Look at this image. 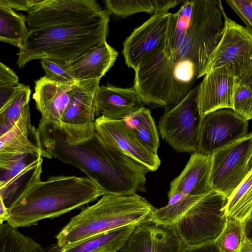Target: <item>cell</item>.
Instances as JSON below:
<instances>
[{
  "label": "cell",
  "mask_w": 252,
  "mask_h": 252,
  "mask_svg": "<svg viewBox=\"0 0 252 252\" xmlns=\"http://www.w3.org/2000/svg\"><path fill=\"white\" fill-rule=\"evenodd\" d=\"M223 7L216 0H194L190 24L169 54L145 57L135 71L133 87L144 104L170 108L181 101L205 75L223 34Z\"/></svg>",
  "instance_id": "cell-1"
},
{
  "label": "cell",
  "mask_w": 252,
  "mask_h": 252,
  "mask_svg": "<svg viewBox=\"0 0 252 252\" xmlns=\"http://www.w3.org/2000/svg\"><path fill=\"white\" fill-rule=\"evenodd\" d=\"M25 17L29 33L19 68L38 59L68 63L106 41L110 14L95 0H42Z\"/></svg>",
  "instance_id": "cell-2"
},
{
  "label": "cell",
  "mask_w": 252,
  "mask_h": 252,
  "mask_svg": "<svg viewBox=\"0 0 252 252\" xmlns=\"http://www.w3.org/2000/svg\"><path fill=\"white\" fill-rule=\"evenodd\" d=\"M38 129L46 153L81 170L104 195H130L145 190L149 170L106 144L94 126L66 132L59 125L40 119Z\"/></svg>",
  "instance_id": "cell-3"
},
{
  "label": "cell",
  "mask_w": 252,
  "mask_h": 252,
  "mask_svg": "<svg viewBox=\"0 0 252 252\" xmlns=\"http://www.w3.org/2000/svg\"><path fill=\"white\" fill-rule=\"evenodd\" d=\"M104 195L88 177L59 176L31 186L8 209L6 221L18 227H30L46 219L59 217Z\"/></svg>",
  "instance_id": "cell-4"
},
{
  "label": "cell",
  "mask_w": 252,
  "mask_h": 252,
  "mask_svg": "<svg viewBox=\"0 0 252 252\" xmlns=\"http://www.w3.org/2000/svg\"><path fill=\"white\" fill-rule=\"evenodd\" d=\"M156 209L146 199L135 194L103 195L69 221L56 235L57 248L73 245L99 233L129 225L150 221Z\"/></svg>",
  "instance_id": "cell-5"
},
{
  "label": "cell",
  "mask_w": 252,
  "mask_h": 252,
  "mask_svg": "<svg viewBox=\"0 0 252 252\" xmlns=\"http://www.w3.org/2000/svg\"><path fill=\"white\" fill-rule=\"evenodd\" d=\"M226 201L227 198L213 190L173 224L187 246L215 240L219 236L226 221Z\"/></svg>",
  "instance_id": "cell-6"
},
{
  "label": "cell",
  "mask_w": 252,
  "mask_h": 252,
  "mask_svg": "<svg viewBox=\"0 0 252 252\" xmlns=\"http://www.w3.org/2000/svg\"><path fill=\"white\" fill-rule=\"evenodd\" d=\"M198 85L175 106L167 108L158 123L163 139L179 152H196L198 149L202 119L196 101Z\"/></svg>",
  "instance_id": "cell-7"
},
{
  "label": "cell",
  "mask_w": 252,
  "mask_h": 252,
  "mask_svg": "<svg viewBox=\"0 0 252 252\" xmlns=\"http://www.w3.org/2000/svg\"><path fill=\"white\" fill-rule=\"evenodd\" d=\"M223 17V34L208 61L205 75L228 65L239 82L252 73V30L231 19L224 9Z\"/></svg>",
  "instance_id": "cell-8"
},
{
  "label": "cell",
  "mask_w": 252,
  "mask_h": 252,
  "mask_svg": "<svg viewBox=\"0 0 252 252\" xmlns=\"http://www.w3.org/2000/svg\"><path fill=\"white\" fill-rule=\"evenodd\" d=\"M252 155V132L211 155L210 182L213 190L228 198L248 174Z\"/></svg>",
  "instance_id": "cell-9"
},
{
  "label": "cell",
  "mask_w": 252,
  "mask_h": 252,
  "mask_svg": "<svg viewBox=\"0 0 252 252\" xmlns=\"http://www.w3.org/2000/svg\"><path fill=\"white\" fill-rule=\"evenodd\" d=\"M173 14L169 12L153 14L126 38L122 53L129 67L135 70L147 56L165 48Z\"/></svg>",
  "instance_id": "cell-10"
},
{
  "label": "cell",
  "mask_w": 252,
  "mask_h": 252,
  "mask_svg": "<svg viewBox=\"0 0 252 252\" xmlns=\"http://www.w3.org/2000/svg\"><path fill=\"white\" fill-rule=\"evenodd\" d=\"M95 129L109 146L155 171L160 164L157 154L150 151L135 135L123 120L100 116L94 121Z\"/></svg>",
  "instance_id": "cell-11"
},
{
  "label": "cell",
  "mask_w": 252,
  "mask_h": 252,
  "mask_svg": "<svg viewBox=\"0 0 252 252\" xmlns=\"http://www.w3.org/2000/svg\"><path fill=\"white\" fill-rule=\"evenodd\" d=\"M248 129V121L237 116L232 109L209 113L202 121L197 152L212 155L246 135Z\"/></svg>",
  "instance_id": "cell-12"
},
{
  "label": "cell",
  "mask_w": 252,
  "mask_h": 252,
  "mask_svg": "<svg viewBox=\"0 0 252 252\" xmlns=\"http://www.w3.org/2000/svg\"><path fill=\"white\" fill-rule=\"evenodd\" d=\"M238 81L228 65L214 69L204 76L198 84L196 101L201 119L223 109H233Z\"/></svg>",
  "instance_id": "cell-13"
},
{
  "label": "cell",
  "mask_w": 252,
  "mask_h": 252,
  "mask_svg": "<svg viewBox=\"0 0 252 252\" xmlns=\"http://www.w3.org/2000/svg\"><path fill=\"white\" fill-rule=\"evenodd\" d=\"M187 246L174 225L149 221L138 225L129 238L122 252H184Z\"/></svg>",
  "instance_id": "cell-14"
},
{
  "label": "cell",
  "mask_w": 252,
  "mask_h": 252,
  "mask_svg": "<svg viewBox=\"0 0 252 252\" xmlns=\"http://www.w3.org/2000/svg\"><path fill=\"white\" fill-rule=\"evenodd\" d=\"M100 79L77 82L75 94L63 115L60 125L65 132L83 130L94 126V97Z\"/></svg>",
  "instance_id": "cell-15"
},
{
  "label": "cell",
  "mask_w": 252,
  "mask_h": 252,
  "mask_svg": "<svg viewBox=\"0 0 252 252\" xmlns=\"http://www.w3.org/2000/svg\"><path fill=\"white\" fill-rule=\"evenodd\" d=\"M32 98L41 120L60 125L63 115L73 96L77 82L63 84L44 76L35 81Z\"/></svg>",
  "instance_id": "cell-16"
},
{
  "label": "cell",
  "mask_w": 252,
  "mask_h": 252,
  "mask_svg": "<svg viewBox=\"0 0 252 252\" xmlns=\"http://www.w3.org/2000/svg\"><path fill=\"white\" fill-rule=\"evenodd\" d=\"M94 101L96 115L113 120L125 119L144 104L133 87L121 88L110 85L99 86Z\"/></svg>",
  "instance_id": "cell-17"
},
{
  "label": "cell",
  "mask_w": 252,
  "mask_h": 252,
  "mask_svg": "<svg viewBox=\"0 0 252 252\" xmlns=\"http://www.w3.org/2000/svg\"><path fill=\"white\" fill-rule=\"evenodd\" d=\"M211 166V155L193 153L181 174L171 182L168 197L178 193L203 195L213 190L210 182Z\"/></svg>",
  "instance_id": "cell-18"
},
{
  "label": "cell",
  "mask_w": 252,
  "mask_h": 252,
  "mask_svg": "<svg viewBox=\"0 0 252 252\" xmlns=\"http://www.w3.org/2000/svg\"><path fill=\"white\" fill-rule=\"evenodd\" d=\"M37 154L51 158L42 149L38 128L32 124L29 104L18 121L7 132L0 136V154Z\"/></svg>",
  "instance_id": "cell-19"
},
{
  "label": "cell",
  "mask_w": 252,
  "mask_h": 252,
  "mask_svg": "<svg viewBox=\"0 0 252 252\" xmlns=\"http://www.w3.org/2000/svg\"><path fill=\"white\" fill-rule=\"evenodd\" d=\"M118 52L106 41L67 63L69 73L77 81L100 79L113 65Z\"/></svg>",
  "instance_id": "cell-20"
},
{
  "label": "cell",
  "mask_w": 252,
  "mask_h": 252,
  "mask_svg": "<svg viewBox=\"0 0 252 252\" xmlns=\"http://www.w3.org/2000/svg\"><path fill=\"white\" fill-rule=\"evenodd\" d=\"M137 225H129L105 231L68 247L50 248V252H117L126 244Z\"/></svg>",
  "instance_id": "cell-21"
},
{
  "label": "cell",
  "mask_w": 252,
  "mask_h": 252,
  "mask_svg": "<svg viewBox=\"0 0 252 252\" xmlns=\"http://www.w3.org/2000/svg\"><path fill=\"white\" fill-rule=\"evenodd\" d=\"M42 158L25 167L10 180L0 185V200L9 209L33 184L41 180Z\"/></svg>",
  "instance_id": "cell-22"
},
{
  "label": "cell",
  "mask_w": 252,
  "mask_h": 252,
  "mask_svg": "<svg viewBox=\"0 0 252 252\" xmlns=\"http://www.w3.org/2000/svg\"><path fill=\"white\" fill-rule=\"evenodd\" d=\"M184 0H105L106 10L111 15L126 17L136 13L169 12Z\"/></svg>",
  "instance_id": "cell-23"
},
{
  "label": "cell",
  "mask_w": 252,
  "mask_h": 252,
  "mask_svg": "<svg viewBox=\"0 0 252 252\" xmlns=\"http://www.w3.org/2000/svg\"><path fill=\"white\" fill-rule=\"evenodd\" d=\"M26 17L0 3V40L21 49L29 33Z\"/></svg>",
  "instance_id": "cell-24"
},
{
  "label": "cell",
  "mask_w": 252,
  "mask_h": 252,
  "mask_svg": "<svg viewBox=\"0 0 252 252\" xmlns=\"http://www.w3.org/2000/svg\"><path fill=\"white\" fill-rule=\"evenodd\" d=\"M223 211L226 218L243 223L252 214V171L227 198Z\"/></svg>",
  "instance_id": "cell-25"
},
{
  "label": "cell",
  "mask_w": 252,
  "mask_h": 252,
  "mask_svg": "<svg viewBox=\"0 0 252 252\" xmlns=\"http://www.w3.org/2000/svg\"><path fill=\"white\" fill-rule=\"evenodd\" d=\"M124 120L137 138L150 151L157 154L159 140L150 110L142 107Z\"/></svg>",
  "instance_id": "cell-26"
},
{
  "label": "cell",
  "mask_w": 252,
  "mask_h": 252,
  "mask_svg": "<svg viewBox=\"0 0 252 252\" xmlns=\"http://www.w3.org/2000/svg\"><path fill=\"white\" fill-rule=\"evenodd\" d=\"M204 195H185L178 193L169 196L167 204L156 209L150 221L161 224L173 225Z\"/></svg>",
  "instance_id": "cell-27"
},
{
  "label": "cell",
  "mask_w": 252,
  "mask_h": 252,
  "mask_svg": "<svg viewBox=\"0 0 252 252\" xmlns=\"http://www.w3.org/2000/svg\"><path fill=\"white\" fill-rule=\"evenodd\" d=\"M0 252H47L42 245L7 223L0 224Z\"/></svg>",
  "instance_id": "cell-28"
},
{
  "label": "cell",
  "mask_w": 252,
  "mask_h": 252,
  "mask_svg": "<svg viewBox=\"0 0 252 252\" xmlns=\"http://www.w3.org/2000/svg\"><path fill=\"white\" fill-rule=\"evenodd\" d=\"M31 94L29 86L19 83L14 96L0 107V136L10 130L18 121L28 104Z\"/></svg>",
  "instance_id": "cell-29"
},
{
  "label": "cell",
  "mask_w": 252,
  "mask_h": 252,
  "mask_svg": "<svg viewBox=\"0 0 252 252\" xmlns=\"http://www.w3.org/2000/svg\"><path fill=\"white\" fill-rule=\"evenodd\" d=\"M42 158L39 154H0V185Z\"/></svg>",
  "instance_id": "cell-30"
},
{
  "label": "cell",
  "mask_w": 252,
  "mask_h": 252,
  "mask_svg": "<svg viewBox=\"0 0 252 252\" xmlns=\"http://www.w3.org/2000/svg\"><path fill=\"white\" fill-rule=\"evenodd\" d=\"M245 238L243 223L226 218L223 229L215 242L222 252H238Z\"/></svg>",
  "instance_id": "cell-31"
},
{
  "label": "cell",
  "mask_w": 252,
  "mask_h": 252,
  "mask_svg": "<svg viewBox=\"0 0 252 252\" xmlns=\"http://www.w3.org/2000/svg\"><path fill=\"white\" fill-rule=\"evenodd\" d=\"M232 110L246 121L252 119V91L238 82L235 89Z\"/></svg>",
  "instance_id": "cell-32"
},
{
  "label": "cell",
  "mask_w": 252,
  "mask_h": 252,
  "mask_svg": "<svg viewBox=\"0 0 252 252\" xmlns=\"http://www.w3.org/2000/svg\"><path fill=\"white\" fill-rule=\"evenodd\" d=\"M40 63L45 76L51 80L63 84H74L78 82L69 73L67 63L49 59L41 60Z\"/></svg>",
  "instance_id": "cell-33"
},
{
  "label": "cell",
  "mask_w": 252,
  "mask_h": 252,
  "mask_svg": "<svg viewBox=\"0 0 252 252\" xmlns=\"http://www.w3.org/2000/svg\"><path fill=\"white\" fill-rule=\"evenodd\" d=\"M228 5L246 25L252 30V3L251 0H227Z\"/></svg>",
  "instance_id": "cell-34"
},
{
  "label": "cell",
  "mask_w": 252,
  "mask_h": 252,
  "mask_svg": "<svg viewBox=\"0 0 252 252\" xmlns=\"http://www.w3.org/2000/svg\"><path fill=\"white\" fill-rule=\"evenodd\" d=\"M19 77L8 66L0 63V89H8L19 84Z\"/></svg>",
  "instance_id": "cell-35"
},
{
  "label": "cell",
  "mask_w": 252,
  "mask_h": 252,
  "mask_svg": "<svg viewBox=\"0 0 252 252\" xmlns=\"http://www.w3.org/2000/svg\"><path fill=\"white\" fill-rule=\"evenodd\" d=\"M42 0H0L4 4L14 10L26 11L27 12Z\"/></svg>",
  "instance_id": "cell-36"
},
{
  "label": "cell",
  "mask_w": 252,
  "mask_h": 252,
  "mask_svg": "<svg viewBox=\"0 0 252 252\" xmlns=\"http://www.w3.org/2000/svg\"><path fill=\"white\" fill-rule=\"evenodd\" d=\"M184 252H222L215 240L187 246Z\"/></svg>",
  "instance_id": "cell-37"
},
{
  "label": "cell",
  "mask_w": 252,
  "mask_h": 252,
  "mask_svg": "<svg viewBox=\"0 0 252 252\" xmlns=\"http://www.w3.org/2000/svg\"><path fill=\"white\" fill-rule=\"evenodd\" d=\"M19 83L12 88L0 89V107L3 106L14 96L18 88Z\"/></svg>",
  "instance_id": "cell-38"
},
{
  "label": "cell",
  "mask_w": 252,
  "mask_h": 252,
  "mask_svg": "<svg viewBox=\"0 0 252 252\" xmlns=\"http://www.w3.org/2000/svg\"><path fill=\"white\" fill-rule=\"evenodd\" d=\"M246 237L252 241V214L243 223Z\"/></svg>",
  "instance_id": "cell-39"
},
{
  "label": "cell",
  "mask_w": 252,
  "mask_h": 252,
  "mask_svg": "<svg viewBox=\"0 0 252 252\" xmlns=\"http://www.w3.org/2000/svg\"><path fill=\"white\" fill-rule=\"evenodd\" d=\"M9 216L8 209H7L2 201L0 200V224L6 221Z\"/></svg>",
  "instance_id": "cell-40"
},
{
  "label": "cell",
  "mask_w": 252,
  "mask_h": 252,
  "mask_svg": "<svg viewBox=\"0 0 252 252\" xmlns=\"http://www.w3.org/2000/svg\"><path fill=\"white\" fill-rule=\"evenodd\" d=\"M238 252H252V241L246 237Z\"/></svg>",
  "instance_id": "cell-41"
},
{
  "label": "cell",
  "mask_w": 252,
  "mask_h": 252,
  "mask_svg": "<svg viewBox=\"0 0 252 252\" xmlns=\"http://www.w3.org/2000/svg\"><path fill=\"white\" fill-rule=\"evenodd\" d=\"M238 82L246 86L252 91V73L248 77L241 80Z\"/></svg>",
  "instance_id": "cell-42"
},
{
  "label": "cell",
  "mask_w": 252,
  "mask_h": 252,
  "mask_svg": "<svg viewBox=\"0 0 252 252\" xmlns=\"http://www.w3.org/2000/svg\"><path fill=\"white\" fill-rule=\"evenodd\" d=\"M251 171H252V155L250 158L248 165V172L249 173Z\"/></svg>",
  "instance_id": "cell-43"
},
{
  "label": "cell",
  "mask_w": 252,
  "mask_h": 252,
  "mask_svg": "<svg viewBox=\"0 0 252 252\" xmlns=\"http://www.w3.org/2000/svg\"><path fill=\"white\" fill-rule=\"evenodd\" d=\"M47 252H50V248L47 250Z\"/></svg>",
  "instance_id": "cell-44"
}]
</instances>
